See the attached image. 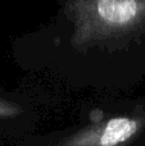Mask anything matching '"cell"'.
Masks as SVG:
<instances>
[{"label": "cell", "instance_id": "cell-1", "mask_svg": "<svg viewBox=\"0 0 145 146\" xmlns=\"http://www.w3.org/2000/svg\"><path fill=\"white\" fill-rule=\"evenodd\" d=\"M135 121L128 118H114L107 124L104 133L102 135L100 144L103 146H116L130 139L136 132Z\"/></svg>", "mask_w": 145, "mask_h": 146}, {"label": "cell", "instance_id": "cell-2", "mask_svg": "<svg viewBox=\"0 0 145 146\" xmlns=\"http://www.w3.org/2000/svg\"><path fill=\"white\" fill-rule=\"evenodd\" d=\"M7 113H8V109L5 108L4 103H3V101L0 100V118H1V117H4Z\"/></svg>", "mask_w": 145, "mask_h": 146}]
</instances>
